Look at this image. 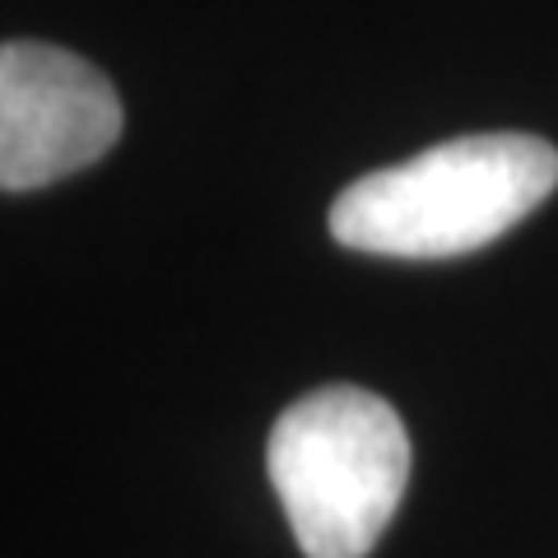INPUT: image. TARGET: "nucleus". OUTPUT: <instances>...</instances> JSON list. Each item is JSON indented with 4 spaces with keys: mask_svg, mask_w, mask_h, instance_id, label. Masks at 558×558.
Segmentation results:
<instances>
[{
    "mask_svg": "<svg viewBox=\"0 0 558 558\" xmlns=\"http://www.w3.org/2000/svg\"><path fill=\"white\" fill-rule=\"evenodd\" d=\"M554 186L558 149L549 140L461 135L349 182L330 205V238L373 256H465L517 229Z\"/></svg>",
    "mask_w": 558,
    "mask_h": 558,
    "instance_id": "1",
    "label": "nucleus"
},
{
    "mask_svg": "<svg viewBox=\"0 0 558 558\" xmlns=\"http://www.w3.org/2000/svg\"><path fill=\"white\" fill-rule=\"evenodd\" d=\"M270 484L307 558H363L410 480L400 414L363 387H322L275 418Z\"/></svg>",
    "mask_w": 558,
    "mask_h": 558,
    "instance_id": "2",
    "label": "nucleus"
},
{
    "mask_svg": "<svg viewBox=\"0 0 558 558\" xmlns=\"http://www.w3.org/2000/svg\"><path fill=\"white\" fill-rule=\"evenodd\" d=\"M121 135V98L98 65L51 43L0 47V186L33 191L98 163Z\"/></svg>",
    "mask_w": 558,
    "mask_h": 558,
    "instance_id": "3",
    "label": "nucleus"
}]
</instances>
